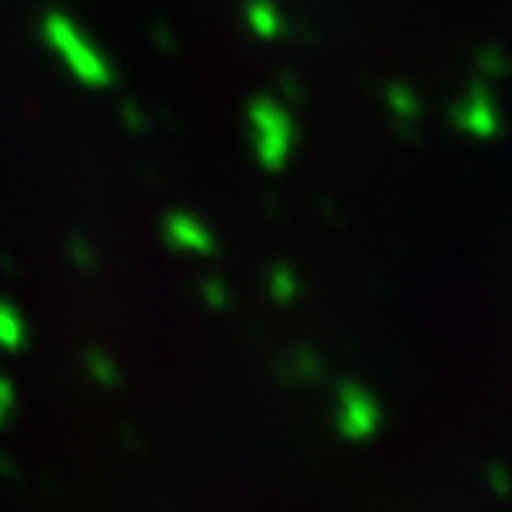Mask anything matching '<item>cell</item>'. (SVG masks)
<instances>
[{
	"mask_svg": "<svg viewBox=\"0 0 512 512\" xmlns=\"http://www.w3.org/2000/svg\"><path fill=\"white\" fill-rule=\"evenodd\" d=\"M250 130H253V150L263 167H283V160L293 150V124L283 107L270 100H256L250 107Z\"/></svg>",
	"mask_w": 512,
	"mask_h": 512,
	"instance_id": "obj_1",
	"label": "cell"
},
{
	"mask_svg": "<svg viewBox=\"0 0 512 512\" xmlns=\"http://www.w3.org/2000/svg\"><path fill=\"white\" fill-rule=\"evenodd\" d=\"M453 120H456V127H463L466 133H473V137H493L499 130V110L486 87L469 90V94L459 100Z\"/></svg>",
	"mask_w": 512,
	"mask_h": 512,
	"instance_id": "obj_2",
	"label": "cell"
},
{
	"mask_svg": "<svg viewBox=\"0 0 512 512\" xmlns=\"http://www.w3.org/2000/svg\"><path fill=\"white\" fill-rule=\"evenodd\" d=\"M167 237L177 243V247H187V250H210V233L203 230L200 220L187 217V213H170L167 217Z\"/></svg>",
	"mask_w": 512,
	"mask_h": 512,
	"instance_id": "obj_3",
	"label": "cell"
},
{
	"mask_svg": "<svg viewBox=\"0 0 512 512\" xmlns=\"http://www.w3.org/2000/svg\"><path fill=\"white\" fill-rule=\"evenodd\" d=\"M247 20H250V27L260 37H276V34H280V27H283L280 10H276L270 0H250V4H247Z\"/></svg>",
	"mask_w": 512,
	"mask_h": 512,
	"instance_id": "obj_4",
	"label": "cell"
},
{
	"mask_svg": "<svg viewBox=\"0 0 512 512\" xmlns=\"http://www.w3.org/2000/svg\"><path fill=\"white\" fill-rule=\"evenodd\" d=\"M386 104H389V114H393L399 124H406V127L419 117V100L413 97V90H409V87H389Z\"/></svg>",
	"mask_w": 512,
	"mask_h": 512,
	"instance_id": "obj_5",
	"label": "cell"
},
{
	"mask_svg": "<svg viewBox=\"0 0 512 512\" xmlns=\"http://www.w3.org/2000/svg\"><path fill=\"white\" fill-rule=\"evenodd\" d=\"M479 64H483V67H486V70H489V74H493V77H503L506 70H509L506 57L499 54V50H486V54L479 57Z\"/></svg>",
	"mask_w": 512,
	"mask_h": 512,
	"instance_id": "obj_6",
	"label": "cell"
}]
</instances>
